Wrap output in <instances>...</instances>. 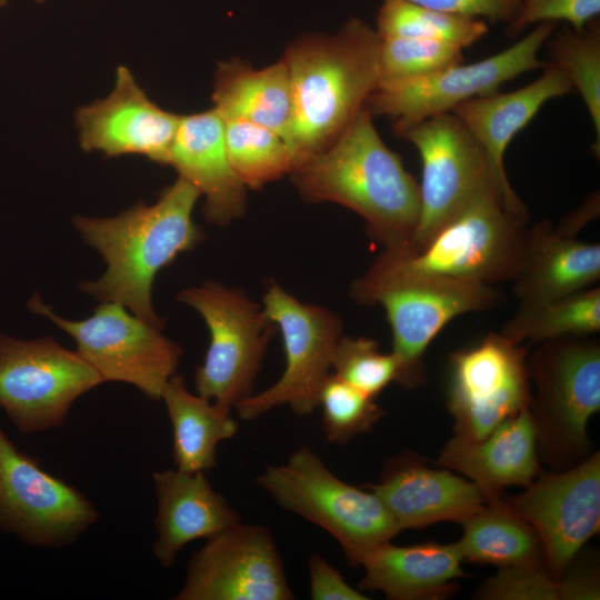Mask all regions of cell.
<instances>
[{
    "mask_svg": "<svg viewBox=\"0 0 600 600\" xmlns=\"http://www.w3.org/2000/svg\"><path fill=\"white\" fill-rule=\"evenodd\" d=\"M199 197L192 184L178 177L153 204L139 201L112 218L74 216L73 224L84 242L107 263L104 274L81 282L80 290L102 302H118L162 329L164 321L152 306V284L162 268L202 239L192 219Z\"/></svg>",
    "mask_w": 600,
    "mask_h": 600,
    "instance_id": "obj_1",
    "label": "cell"
},
{
    "mask_svg": "<svg viewBox=\"0 0 600 600\" xmlns=\"http://www.w3.org/2000/svg\"><path fill=\"white\" fill-rule=\"evenodd\" d=\"M364 107L324 150L290 172L302 198L357 212L384 248L407 246L420 217L419 183L379 136Z\"/></svg>",
    "mask_w": 600,
    "mask_h": 600,
    "instance_id": "obj_2",
    "label": "cell"
},
{
    "mask_svg": "<svg viewBox=\"0 0 600 600\" xmlns=\"http://www.w3.org/2000/svg\"><path fill=\"white\" fill-rule=\"evenodd\" d=\"M379 44L377 30L352 18L333 36H306L287 48L293 168L333 143L366 107L379 84Z\"/></svg>",
    "mask_w": 600,
    "mask_h": 600,
    "instance_id": "obj_3",
    "label": "cell"
},
{
    "mask_svg": "<svg viewBox=\"0 0 600 600\" xmlns=\"http://www.w3.org/2000/svg\"><path fill=\"white\" fill-rule=\"evenodd\" d=\"M350 293L362 304H381L392 333V353L402 369L401 384L423 380V356L452 319L497 307L501 297L493 286L422 273L398 262L383 250Z\"/></svg>",
    "mask_w": 600,
    "mask_h": 600,
    "instance_id": "obj_4",
    "label": "cell"
},
{
    "mask_svg": "<svg viewBox=\"0 0 600 600\" xmlns=\"http://www.w3.org/2000/svg\"><path fill=\"white\" fill-rule=\"evenodd\" d=\"M528 218L489 182L420 246L383 250L418 272L487 286L511 282L523 260Z\"/></svg>",
    "mask_w": 600,
    "mask_h": 600,
    "instance_id": "obj_5",
    "label": "cell"
},
{
    "mask_svg": "<svg viewBox=\"0 0 600 600\" xmlns=\"http://www.w3.org/2000/svg\"><path fill=\"white\" fill-rule=\"evenodd\" d=\"M256 482L281 508L330 533L353 567L360 566L368 551L401 532L371 490L338 478L307 446L284 463L267 467Z\"/></svg>",
    "mask_w": 600,
    "mask_h": 600,
    "instance_id": "obj_6",
    "label": "cell"
},
{
    "mask_svg": "<svg viewBox=\"0 0 600 600\" xmlns=\"http://www.w3.org/2000/svg\"><path fill=\"white\" fill-rule=\"evenodd\" d=\"M588 337L538 343L527 360L537 391L529 407L537 448L557 467L583 457L588 422L600 409V346Z\"/></svg>",
    "mask_w": 600,
    "mask_h": 600,
    "instance_id": "obj_7",
    "label": "cell"
},
{
    "mask_svg": "<svg viewBox=\"0 0 600 600\" xmlns=\"http://www.w3.org/2000/svg\"><path fill=\"white\" fill-rule=\"evenodd\" d=\"M178 300L206 321L210 342L194 373L197 394L231 410L252 394L276 327L243 292L204 282L183 289Z\"/></svg>",
    "mask_w": 600,
    "mask_h": 600,
    "instance_id": "obj_8",
    "label": "cell"
},
{
    "mask_svg": "<svg viewBox=\"0 0 600 600\" xmlns=\"http://www.w3.org/2000/svg\"><path fill=\"white\" fill-rule=\"evenodd\" d=\"M29 309L42 314L77 342L78 353L103 382H126L148 399L160 400L183 354L179 344L160 328L137 317L118 302L107 301L84 320H67L53 312L36 293Z\"/></svg>",
    "mask_w": 600,
    "mask_h": 600,
    "instance_id": "obj_9",
    "label": "cell"
},
{
    "mask_svg": "<svg viewBox=\"0 0 600 600\" xmlns=\"http://www.w3.org/2000/svg\"><path fill=\"white\" fill-rule=\"evenodd\" d=\"M102 382L77 350L51 337L0 334V408L22 433L60 428L73 402Z\"/></svg>",
    "mask_w": 600,
    "mask_h": 600,
    "instance_id": "obj_10",
    "label": "cell"
},
{
    "mask_svg": "<svg viewBox=\"0 0 600 600\" xmlns=\"http://www.w3.org/2000/svg\"><path fill=\"white\" fill-rule=\"evenodd\" d=\"M262 310L281 331L286 368L270 388L234 408L242 420L257 419L280 406L307 416L318 408L321 388L332 372L341 320L329 309L297 300L276 282L267 287Z\"/></svg>",
    "mask_w": 600,
    "mask_h": 600,
    "instance_id": "obj_11",
    "label": "cell"
},
{
    "mask_svg": "<svg viewBox=\"0 0 600 600\" xmlns=\"http://www.w3.org/2000/svg\"><path fill=\"white\" fill-rule=\"evenodd\" d=\"M557 28V22L538 23L521 40L483 60L378 88L366 107L372 116L389 117L399 137L419 121L451 112L464 101L498 92L504 82L543 68L546 62L539 59V52Z\"/></svg>",
    "mask_w": 600,
    "mask_h": 600,
    "instance_id": "obj_12",
    "label": "cell"
},
{
    "mask_svg": "<svg viewBox=\"0 0 600 600\" xmlns=\"http://www.w3.org/2000/svg\"><path fill=\"white\" fill-rule=\"evenodd\" d=\"M399 137L416 147L422 162L420 217L407 247L424 242L489 182L501 190L483 148L453 112L419 121Z\"/></svg>",
    "mask_w": 600,
    "mask_h": 600,
    "instance_id": "obj_13",
    "label": "cell"
},
{
    "mask_svg": "<svg viewBox=\"0 0 600 600\" xmlns=\"http://www.w3.org/2000/svg\"><path fill=\"white\" fill-rule=\"evenodd\" d=\"M99 519L78 489L21 452L0 428V527L23 542L60 548Z\"/></svg>",
    "mask_w": 600,
    "mask_h": 600,
    "instance_id": "obj_14",
    "label": "cell"
},
{
    "mask_svg": "<svg viewBox=\"0 0 600 600\" xmlns=\"http://www.w3.org/2000/svg\"><path fill=\"white\" fill-rule=\"evenodd\" d=\"M527 357L528 347L501 333L451 354L448 409L454 436L480 440L530 407Z\"/></svg>",
    "mask_w": 600,
    "mask_h": 600,
    "instance_id": "obj_15",
    "label": "cell"
},
{
    "mask_svg": "<svg viewBox=\"0 0 600 600\" xmlns=\"http://www.w3.org/2000/svg\"><path fill=\"white\" fill-rule=\"evenodd\" d=\"M278 546L261 524L238 522L190 558L177 600H293Z\"/></svg>",
    "mask_w": 600,
    "mask_h": 600,
    "instance_id": "obj_16",
    "label": "cell"
},
{
    "mask_svg": "<svg viewBox=\"0 0 600 600\" xmlns=\"http://www.w3.org/2000/svg\"><path fill=\"white\" fill-rule=\"evenodd\" d=\"M537 532L550 576L559 580L599 531V452L567 470L539 473L507 501Z\"/></svg>",
    "mask_w": 600,
    "mask_h": 600,
    "instance_id": "obj_17",
    "label": "cell"
},
{
    "mask_svg": "<svg viewBox=\"0 0 600 600\" xmlns=\"http://www.w3.org/2000/svg\"><path fill=\"white\" fill-rule=\"evenodd\" d=\"M180 117L154 103L131 70L119 66L112 91L78 108L74 119L82 150L108 158L138 154L167 166Z\"/></svg>",
    "mask_w": 600,
    "mask_h": 600,
    "instance_id": "obj_18",
    "label": "cell"
},
{
    "mask_svg": "<svg viewBox=\"0 0 600 600\" xmlns=\"http://www.w3.org/2000/svg\"><path fill=\"white\" fill-rule=\"evenodd\" d=\"M399 529H420L440 521L463 523L491 499L472 481L446 468L431 469L417 456L389 461L380 481L369 484Z\"/></svg>",
    "mask_w": 600,
    "mask_h": 600,
    "instance_id": "obj_19",
    "label": "cell"
},
{
    "mask_svg": "<svg viewBox=\"0 0 600 600\" xmlns=\"http://www.w3.org/2000/svg\"><path fill=\"white\" fill-rule=\"evenodd\" d=\"M167 166L204 196L208 222L226 226L246 211V186L226 148L224 122L214 108L180 117Z\"/></svg>",
    "mask_w": 600,
    "mask_h": 600,
    "instance_id": "obj_20",
    "label": "cell"
},
{
    "mask_svg": "<svg viewBox=\"0 0 600 600\" xmlns=\"http://www.w3.org/2000/svg\"><path fill=\"white\" fill-rule=\"evenodd\" d=\"M542 69L538 79L520 89L470 99L451 111L481 144L498 184L508 201L520 210L527 208L508 179L506 151L549 100L573 92L568 79L552 63Z\"/></svg>",
    "mask_w": 600,
    "mask_h": 600,
    "instance_id": "obj_21",
    "label": "cell"
},
{
    "mask_svg": "<svg viewBox=\"0 0 600 600\" xmlns=\"http://www.w3.org/2000/svg\"><path fill=\"white\" fill-rule=\"evenodd\" d=\"M152 479L158 500V536L152 551L166 569L188 543L208 539L240 522L239 513L202 471L168 469L153 472Z\"/></svg>",
    "mask_w": 600,
    "mask_h": 600,
    "instance_id": "obj_22",
    "label": "cell"
},
{
    "mask_svg": "<svg viewBox=\"0 0 600 600\" xmlns=\"http://www.w3.org/2000/svg\"><path fill=\"white\" fill-rule=\"evenodd\" d=\"M434 464L464 474L491 497H500L508 487H528L540 473L530 409L524 408L480 440L453 436Z\"/></svg>",
    "mask_w": 600,
    "mask_h": 600,
    "instance_id": "obj_23",
    "label": "cell"
},
{
    "mask_svg": "<svg viewBox=\"0 0 600 600\" xmlns=\"http://www.w3.org/2000/svg\"><path fill=\"white\" fill-rule=\"evenodd\" d=\"M462 562L456 542L396 546L387 541L363 556L359 588L381 591L392 600L443 599L454 592V581L466 576Z\"/></svg>",
    "mask_w": 600,
    "mask_h": 600,
    "instance_id": "obj_24",
    "label": "cell"
},
{
    "mask_svg": "<svg viewBox=\"0 0 600 600\" xmlns=\"http://www.w3.org/2000/svg\"><path fill=\"white\" fill-rule=\"evenodd\" d=\"M600 280V244L560 234L549 220L528 228L521 267L511 281L521 304L557 299Z\"/></svg>",
    "mask_w": 600,
    "mask_h": 600,
    "instance_id": "obj_25",
    "label": "cell"
},
{
    "mask_svg": "<svg viewBox=\"0 0 600 600\" xmlns=\"http://www.w3.org/2000/svg\"><path fill=\"white\" fill-rule=\"evenodd\" d=\"M212 100L223 120L262 126L280 136L290 150L293 100L283 58L262 69L239 59L221 62L214 73Z\"/></svg>",
    "mask_w": 600,
    "mask_h": 600,
    "instance_id": "obj_26",
    "label": "cell"
},
{
    "mask_svg": "<svg viewBox=\"0 0 600 600\" xmlns=\"http://www.w3.org/2000/svg\"><path fill=\"white\" fill-rule=\"evenodd\" d=\"M161 399L172 426V457L177 469L206 472L214 468L218 444L238 431L231 410L191 393L180 374L169 379Z\"/></svg>",
    "mask_w": 600,
    "mask_h": 600,
    "instance_id": "obj_27",
    "label": "cell"
},
{
    "mask_svg": "<svg viewBox=\"0 0 600 600\" xmlns=\"http://www.w3.org/2000/svg\"><path fill=\"white\" fill-rule=\"evenodd\" d=\"M461 524L463 534L456 543L463 561L499 568L544 563L537 532L500 497L489 500Z\"/></svg>",
    "mask_w": 600,
    "mask_h": 600,
    "instance_id": "obj_28",
    "label": "cell"
},
{
    "mask_svg": "<svg viewBox=\"0 0 600 600\" xmlns=\"http://www.w3.org/2000/svg\"><path fill=\"white\" fill-rule=\"evenodd\" d=\"M600 330V289L590 287L557 299L519 303L501 334L516 343H541L564 337H582Z\"/></svg>",
    "mask_w": 600,
    "mask_h": 600,
    "instance_id": "obj_29",
    "label": "cell"
},
{
    "mask_svg": "<svg viewBox=\"0 0 600 600\" xmlns=\"http://www.w3.org/2000/svg\"><path fill=\"white\" fill-rule=\"evenodd\" d=\"M488 31L483 19L439 11L404 0H383L377 16L380 38H422L464 49L481 40Z\"/></svg>",
    "mask_w": 600,
    "mask_h": 600,
    "instance_id": "obj_30",
    "label": "cell"
},
{
    "mask_svg": "<svg viewBox=\"0 0 600 600\" xmlns=\"http://www.w3.org/2000/svg\"><path fill=\"white\" fill-rule=\"evenodd\" d=\"M551 62L580 93L594 130L593 153L600 154V23L592 20L583 30H554L546 42Z\"/></svg>",
    "mask_w": 600,
    "mask_h": 600,
    "instance_id": "obj_31",
    "label": "cell"
},
{
    "mask_svg": "<svg viewBox=\"0 0 600 600\" xmlns=\"http://www.w3.org/2000/svg\"><path fill=\"white\" fill-rule=\"evenodd\" d=\"M230 164L240 181L258 189L290 173L292 157L276 132L244 120H223Z\"/></svg>",
    "mask_w": 600,
    "mask_h": 600,
    "instance_id": "obj_32",
    "label": "cell"
},
{
    "mask_svg": "<svg viewBox=\"0 0 600 600\" xmlns=\"http://www.w3.org/2000/svg\"><path fill=\"white\" fill-rule=\"evenodd\" d=\"M463 61V49L422 38H380L378 88L429 77Z\"/></svg>",
    "mask_w": 600,
    "mask_h": 600,
    "instance_id": "obj_33",
    "label": "cell"
},
{
    "mask_svg": "<svg viewBox=\"0 0 600 600\" xmlns=\"http://www.w3.org/2000/svg\"><path fill=\"white\" fill-rule=\"evenodd\" d=\"M326 439L343 444L364 433L383 417V409L353 386L331 374L324 381L319 404Z\"/></svg>",
    "mask_w": 600,
    "mask_h": 600,
    "instance_id": "obj_34",
    "label": "cell"
},
{
    "mask_svg": "<svg viewBox=\"0 0 600 600\" xmlns=\"http://www.w3.org/2000/svg\"><path fill=\"white\" fill-rule=\"evenodd\" d=\"M332 373L371 398L391 382L401 384L402 369L391 353H382L369 338L341 336L332 361Z\"/></svg>",
    "mask_w": 600,
    "mask_h": 600,
    "instance_id": "obj_35",
    "label": "cell"
},
{
    "mask_svg": "<svg viewBox=\"0 0 600 600\" xmlns=\"http://www.w3.org/2000/svg\"><path fill=\"white\" fill-rule=\"evenodd\" d=\"M487 600H559L558 580L544 563L501 567L476 593Z\"/></svg>",
    "mask_w": 600,
    "mask_h": 600,
    "instance_id": "obj_36",
    "label": "cell"
},
{
    "mask_svg": "<svg viewBox=\"0 0 600 600\" xmlns=\"http://www.w3.org/2000/svg\"><path fill=\"white\" fill-rule=\"evenodd\" d=\"M600 13V0H522L518 13L509 23L517 36L531 24L566 21L576 31L583 30Z\"/></svg>",
    "mask_w": 600,
    "mask_h": 600,
    "instance_id": "obj_37",
    "label": "cell"
},
{
    "mask_svg": "<svg viewBox=\"0 0 600 600\" xmlns=\"http://www.w3.org/2000/svg\"><path fill=\"white\" fill-rule=\"evenodd\" d=\"M426 8L510 23L522 0H404Z\"/></svg>",
    "mask_w": 600,
    "mask_h": 600,
    "instance_id": "obj_38",
    "label": "cell"
},
{
    "mask_svg": "<svg viewBox=\"0 0 600 600\" xmlns=\"http://www.w3.org/2000/svg\"><path fill=\"white\" fill-rule=\"evenodd\" d=\"M310 598L313 600H367L362 592L351 587L339 570L323 557L312 554L308 560Z\"/></svg>",
    "mask_w": 600,
    "mask_h": 600,
    "instance_id": "obj_39",
    "label": "cell"
},
{
    "mask_svg": "<svg viewBox=\"0 0 600 600\" xmlns=\"http://www.w3.org/2000/svg\"><path fill=\"white\" fill-rule=\"evenodd\" d=\"M559 599H599L598 577L592 571L566 570L558 580Z\"/></svg>",
    "mask_w": 600,
    "mask_h": 600,
    "instance_id": "obj_40",
    "label": "cell"
},
{
    "mask_svg": "<svg viewBox=\"0 0 600 600\" xmlns=\"http://www.w3.org/2000/svg\"><path fill=\"white\" fill-rule=\"evenodd\" d=\"M599 192L592 193L577 209L566 214L554 229L562 236L577 237L579 231L599 216Z\"/></svg>",
    "mask_w": 600,
    "mask_h": 600,
    "instance_id": "obj_41",
    "label": "cell"
},
{
    "mask_svg": "<svg viewBox=\"0 0 600 600\" xmlns=\"http://www.w3.org/2000/svg\"><path fill=\"white\" fill-rule=\"evenodd\" d=\"M10 0H0V6H6Z\"/></svg>",
    "mask_w": 600,
    "mask_h": 600,
    "instance_id": "obj_42",
    "label": "cell"
},
{
    "mask_svg": "<svg viewBox=\"0 0 600 600\" xmlns=\"http://www.w3.org/2000/svg\"><path fill=\"white\" fill-rule=\"evenodd\" d=\"M34 1L38 2V3H42V2H44L46 0H34Z\"/></svg>",
    "mask_w": 600,
    "mask_h": 600,
    "instance_id": "obj_43",
    "label": "cell"
}]
</instances>
